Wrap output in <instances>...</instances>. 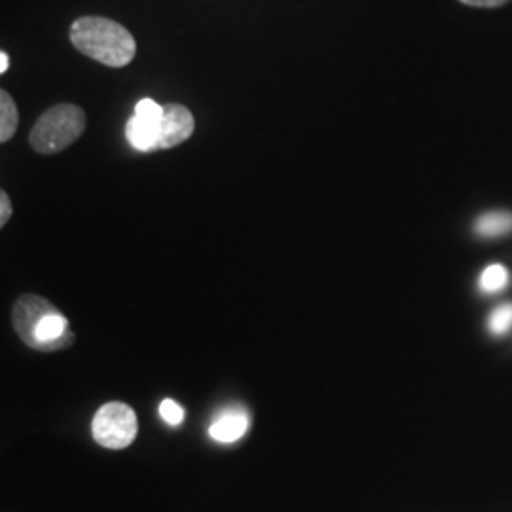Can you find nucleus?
<instances>
[{
    "label": "nucleus",
    "mask_w": 512,
    "mask_h": 512,
    "mask_svg": "<svg viewBox=\"0 0 512 512\" xmlns=\"http://www.w3.org/2000/svg\"><path fill=\"white\" fill-rule=\"evenodd\" d=\"M86 129V112L73 103H59L46 110L29 133L31 148L50 156L71 147Z\"/></svg>",
    "instance_id": "nucleus-3"
},
{
    "label": "nucleus",
    "mask_w": 512,
    "mask_h": 512,
    "mask_svg": "<svg viewBox=\"0 0 512 512\" xmlns=\"http://www.w3.org/2000/svg\"><path fill=\"white\" fill-rule=\"evenodd\" d=\"M478 285L484 293H499L509 285V272L501 264H492L482 272Z\"/></svg>",
    "instance_id": "nucleus-10"
},
{
    "label": "nucleus",
    "mask_w": 512,
    "mask_h": 512,
    "mask_svg": "<svg viewBox=\"0 0 512 512\" xmlns=\"http://www.w3.org/2000/svg\"><path fill=\"white\" fill-rule=\"evenodd\" d=\"M196 122L192 112L179 103H169L164 107V118L160 124V141L158 150L179 147L184 141H188L194 133Z\"/></svg>",
    "instance_id": "nucleus-6"
},
{
    "label": "nucleus",
    "mask_w": 512,
    "mask_h": 512,
    "mask_svg": "<svg viewBox=\"0 0 512 512\" xmlns=\"http://www.w3.org/2000/svg\"><path fill=\"white\" fill-rule=\"evenodd\" d=\"M74 48L112 69L126 67L137 54V42L124 25L101 16H84L71 25Z\"/></svg>",
    "instance_id": "nucleus-2"
},
{
    "label": "nucleus",
    "mask_w": 512,
    "mask_h": 512,
    "mask_svg": "<svg viewBox=\"0 0 512 512\" xmlns=\"http://www.w3.org/2000/svg\"><path fill=\"white\" fill-rule=\"evenodd\" d=\"M488 327L495 336L507 334L512 327V304L497 306L488 319Z\"/></svg>",
    "instance_id": "nucleus-11"
},
{
    "label": "nucleus",
    "mask_w": 512,
    "mask_h": 512,
    "mask_svg": "<svg viewBox=\"0 0 512 512\" xmlns=\"http://www.w3.org/2000/svg\"><path fill=\"white\" fill-rule=\"evenodd\" d=\"M459 2H463L467 6H476V8H497V6H503L511 0H459Z\"/></svg>",
    "instance_id": "nucleus-14"
},
{
    "label": "nucleus",
    "mask_w": 512,
    "mask_h": 512,
    "mask_svg": "<svg viewBox=\"0 0 512 512\" xmlns=\"http://www.w3.org/2000/svg\"><path fill=\"white\" fill-rule=\"evenodd\" d=\"M18 128V105L10 93L0 90V143H8Z\"/></svg>",
    "instance_id": "nucleus-9"
},
{
    "label": "nucleus",
    "mask_w": 512,
    "mask_h": 512,
    "mask_svg": "<svg viewBox=\"0 0 512 512\" xmlns=\"http://www.w3.org/2000/svg\"><path fill=\"white\" fill-rule=\"evenodd\" d=\"M475 232L480 238H503L512 232V213L490 211L480 215L475 222Z\"/></svg>",
    "instance_id": "nucleus-8"
},
{
    "label": "nucleus",
    "mask_w": 512,
    "mask_h": 512,
    "mask_svg": "<svg viewBox=\"0 0 512 512\" xmlns=\"http://www.w3.org/2000/svg\"><path fill=\"white\" fill-rule=\"evenodd\" d=\"M10 217H12V202L8 194L2 190L0 192V226H6Z\"/></svg>",
    "instance_id": "nucleus-13"
},
{
    "label": "nucleus",
    "mask_w": 512,
    "mask_h": 512,
    "mask_svg": "<svg viewBox=\"0 0 512 512\" xmlns=\"http://www.w3.org/2000/svg\"><path fill=\"white\" fill-rule=\"evenodd\" d=\"M137 416L133 408L124 403L101 406L93 418V439L109 450H124L137 437Z\"/></svg>",
    "instance_id": "nucleus-4"
},
{
    "label": "nucleus",
    "mask_w": 512,
    "mask_h": 512,
    "mask_svg": "<svg viewBox=\"0 0 512 512\" xmlns=\"http://www.w3.org/2000/svg\"><path fill=\"white\" fill-rule=\"evenodd\" d=\"M164 118V107L152 99H141L135 107V114L128 122V141L139 152L158 150L160 124Z\"/></svg>",
    "instance_id": "nucleus-5"
},
{
    "label": "nucleus",
    "mask_w": 512,
    "mask_h": 512,
    "mask_svg": "<svg viewBox=\"0 0 512 512\" xmlns=\"http://www.w3.org/2000/svg\"><path fill=\"white\" fill-rule=\"evenodd\" d=\"M160 416L165 423L169 425H181L184 420L183 406L179 403H175L173 399H165L160 404Z\"/></svg>",
    "instance_id": "nucleus-12"
},
{
    "label": "nucleus",
    "mask_w": 512,
    "mask_h": 512,
    "mask_svg": "<svg viewBox=\"0 0 512 512\" xmlns=\"http://www.w3.org/2000/svg\"><path fill=\"white\" fill-rule=\"evenodd\" d=\"M249 429V416L241 410H226L209 427V437L222 444L241 439Z\"/></svg>",
    "instance_id": "nucleus-7"
},
{
    "label": "nucleus",
    "mask_w": 512,
    "mask_h": 512,
    "mask_svg": "<svg viewBox=\"0 0 512 512\" xmlns=\"http://www.w3.org/2000/svg\"><path fill=\"white\" fill-rule=\"evenodd\" d=\"M10 67V57L6 52H0V74L6 73Z\"/></svg>",
    "instance_id": "nucleus-15"
},
{
    "label": "nucleus",
    "mask_w": 512,
    "mask_h": 512,
    "mask_svg": "<svg viewBox=\"0 0 512 512\" xmlns=\"http://www.w3.org/2000/svg\"><path fill=\"white\" fill-rule=\"evenodd\" d=\"M12 325L23 344L42 353L71 348L74 334L69 319L38 294H23L12 310Z\"/></svg>",
    "instance_id": "nucleus-1"
}]
</instances>
